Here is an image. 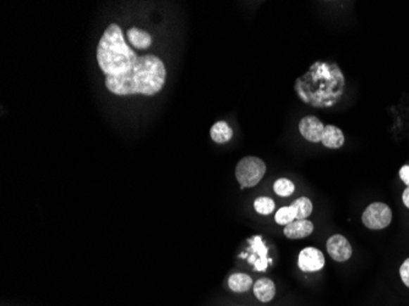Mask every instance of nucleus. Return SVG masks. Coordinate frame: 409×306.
I'll list each match as a JSON object with an SVG mask.
<instances>
[{
	"mask_svg": "<svg viewBox=\"0 0 409 306\" xmlns=\"http://www.w3.org/2000/svg\"><path fill=\"white\" fill-rule=\"evenodd\" d=\"M298 266L303 272H316L325 266V256L316 248H306L301 251Z\"/></svg>",
	"mask_w": 409,
	"mask_h": 306,
	"instance_id": "obj_7",
	"label": "nucleus"
},
{
	"mask_svg": "<svg viewBox=\"0 0 409 306\" xmlns=\"http://www.w3.org/2000/svg\"><path fill=\"white\" fill-rule=\"evenodd\" d=\"M266 173V165L259 157L249 155L239 160L235 167V177L240 188H254L263 180Z\"/></svg>",
	"mask_w": 409,
	"mask_h": 306,
	"instance_id": "obj_4",
	"label": "nucleus"
},
{
	"mask_svg": "<svg viewBox=\"0 0 409 306\" xmlns=\"http://www.w3.org/2000/svg\"><path fill=\"white\" fill-rule=\"evenodd\" d=\"M400 276L402 278V282L405 283V287L409 288V257L401 266Z\"/></svg>",
	"mask_w": 409,
	"mask_h": 306,
	"instance_id": "obj_20",
	"label": "nucleus"
},
{
	"mask_svg": "<svg viewBox=\"0 0 409 306\" xmlns=\"http://www.w3.org/2000/svg\"><path fill=\"white\" fill-rule=\"evenodd\" d=\"M139 56L125 42L120 26L112 24L106 29L97 47V63L106 77L127 75L137 64Z\"/></svg>",
	"mask_w": 409,
	"mask_h": 306,
	"instance_id": "obj_3",
	"label": "nucleus"
},
{
	"mask_svg": "<svg viewBox=\"0 0 409 306\" xmlns=\"http://www.w3.org/2000/svg\"><path fill=\"white\" fill-rule=\"evenodd\" d=\"M362 221L363 224L372 231L385 229L392 222V211L386 203H374L365 208Z\"/></svg>",
	"mask_w": 409,
	"mask_h": 306,
	"instance_id": "obj_5",
	"label": "nucleus"
},
{
	"mask_svg": "<svg viewBox=\"0 0 409 306\" xmlns=\"http://www.w3.org/2000/svg\"><path fill=\"white\" fill-rule=\"evenodd\" d=\"M211 139L216 144H226L233 137V129L226 122H217L210 130Z\"/></svg>",
	"mask_w": 409,
	"mask_h": 306,
	"instance_id": "obj_14",
	"label": "nucleus"
},
{
	"mask_svg": "<svg viewBox=\"0 0 409 306\" xmlns=\"http://www.w3.org/2000/svg\"><path fill=\"white\" fill-rule=\"evenodd\" d=\"M253 291H254L255 297L263 302H271L276 295V286L270 278H261L259 281H256L253 286Z\"/></svg>",
	"mask_w": 409,
	"mask_h": 306,
	"instance_id": "obj_11",
	"label": "nucleus"
},
{
	"mask_svg": "<svg viewBox=\"0 0 409 306\" xmlns=\"http://www.w3.org/2000/svg\"><path fill=\"white\" fill-rule=\"evenodd\" d=\"M228 286L231 288L232 292L245 293L253 287V278L246 274H232L228 279Z\"/></svg>",
	"mask_w": 409,
	"mask_h": 306,
	"instance_id": "obj_15",
	"label": "nucleus"
},
{
	"mask_svg": "<svg viewBox=\"0 0 409 306\" xmlns=\"http://www.w3.org/2000/svg\"><path fill=\"white\" fill-rule=\"evenodd\" d=\"M324 124L320 119L316 118L314 115H308L304 117L299 122V132L301 136L304 137L308 141L321 142L322 132H324Z\"/></svg>",
	"mask_w": 409,
	"mask_h": 306,
	"instance_id": "obj_9",
	"label": "nucleus"
},
{
	"mask_svg": "<svg viewBox=\"0 0 409 306\" xmlns=\"http://www.w3.org/2000/svg\"><path fill=\"white\" fill-rule=\"evenodd\" d=\"M326 249L331 259L337 262H346L352 256V246L349 244V241L341 234L331 236L326 244Z\"/></svg>",
	"mask_w": 409,
	"mask_h": 306,
	"instance_id": "obj_6",
	"label": "nucleus"
},
{
	"mask_svg": "<svg viewBox=\"0 0 409 306\" xmlns=\"http://www.w3.org/2000/svg\"><path fill=\"white\" fill-rule=\"evenodd\" d=\"M254 208L256 212L268 216V215H271L275 210V201L272 198H266V196L258 198L255 200Z\"/></svg>",
	"mask_w": 409,
	"mask_h": 306,
	"instance_id": "obj_19",
	"label": "nucleus"
},
{
	"mask_svg": "<svg viewBox=\"0 0 409 306\" xmlns=\"http://www.w3.org/2000/svg\"><path fill=\"white\" fill-rule=\"evenodd\" d=\"M402 201L405 203V208H409V188L405 189V191H403Z\"/></svg>",
	"mask_w": 409,
	"mask_h": 306,
	"instance_id": "obj_22",
	"label": "nucleus"
},
{
	"mask_svg": "<svg viewBox=\"0 0 409 306\" xmlns=\"http://www.w3.org/2000/svg\"><path fill=\"white\" fill-rule=\"evenodd\" d=\"M313 231H314V224L310 221L296 219L284 227L283 233L288 239H303V238L311 236Z\"/></svg>",
	"mask_w": 409,
	"mask_h": 306,
	"instance_id": "obj_10",
	"label": "nucleus"
},
{
	"mask_svg": "<svg viewBox=\"0 0 409 306\" xmlns=\"http://www.w3.org/2000/svg\"><path fill=\"white\" fill-rule=\"evenodd\" d=\"M400 177L402 181L409 188V165H403L400 170Z\"/></svg>",
	"mask_w": 409,
	"mask_h": 306,
	"instance_id": "obj_21",
	"label": "nucleus"
},
{
	"mask_svg": "<svg viewBox=\"0 0 409 306\" xmlns=\"http://www.w3.org/2000/svg\"><path fill=\"white\" fill-rule=\"evenodd\" d=\"M291 208L296 212V219H306L313 212V203L308 198H296Z\"/></svg>",
	"mask_w": 409,
	"mask_h": 306,
	"instance_id": "obj_16",
	"label": "nucleus"
},
{
	"mask_svg": "<svg viewBox=\"0 0 409 306\" xmlns=\"http://www.w3.org/2000/svg\"><path fill=\"white\" fill-rule=\"evenodd\" d=\"M321 142L327 148H341L344 145V132L334 125H326Z\"/></svg>",
	"mask_w": 409,
	"mask_h": 306,
	"instance_id": "obj_12",
	"label": "nucleus"
},
{
	"mask_svg": "<svg viewBox=\"0 0 409 306\" xmlns=\"http://www.w3.org/2000/svg\"><path fill=\"white\" fill-rule=\"evenodd\" d=\"M275 221L279 226H287L293 221H296V212L291 206H284L278 210L276 216H275Z\"/></svg>",
	"mask_w": 409,
	"mask_h": 306,
	"instance_id": "obj_18",
	"label": "nucleus"
},
{
	"mask_svg": "<svg viewBox=\"0 0 409 306\" xmlns=\"http://www.w3.org/2000/svg\"><path fill=\"white\" fill-rule=\"evenodd\" d=\"M127 38L132 47H135L137 49H147L152 44V37H151L150 33L144 31V30L137 29V27L127 30Z\"/></svg>",
	"mask_w": 409,
	"mask_h": 306,
	"instance_id": "obj_13",
	"label": "nucleus"
},
{
	"mask_svg": "<svg viewBox=\"0 0 409 306\" xmlns=\"http://www.w3.org/2000/svg\"><path fill=\"white\" fill-rule=\"evenodd\" d=\"M167 70L165 63L156 56H141L127 75L106 77V87L115 96H155L165 84Z\"/></svg>",
	"mask_w": 409,
	"mask_h": 306,
	"instance_id": "obj_2",
	"label": "nucleus"
},
{
	"mask_svg": "<svg viewBox=\"0 0 409 306\" xmlns=\"http://www.w3.org/2000/svg\"><path fill=\"white\" fill-rule=\"evenodd\" d=\"M344 76L336 64L316 61L296 82V91L304 103L329 108L344 94Z\"/></svg>",
	"mask_w": 409,
	"mask_h": 306,
	"instance_id": "obj_1",
	"label": "nucleus"
},
{
	"mask_svg": "<svg viewBox=\"0 0 409 306\" xmlns=\"http://www.w3.org/2000/svg\"><path fill=\"white\" fill-rule=\"evenodd\" d=\"M294 184L292 180L286 179V178H281V179L276 180L273 184V191L277 193L278 196L281 198H288L294 193Z\"/></svg>",
	"mask_w": 409,
	"mask_h": 306,
	"instance_id": "obj_17",
	"label": "nucleus"
},
{
	"mask_svg": "<svg viewBox=\"0 0 409 306\" xmlns=\"http://www.w3.org/2000/svg\"><path fill=\"white\" fill-rule=\"evenodd\" d=\"M249 244L251 245L250 249L254 251L255 255L249 256V262L254 264L255 271L258 272H265L268 269V264H271V260L268 259V246L263 243V238L260 236L250 238Z\"/></svg>",
	"mask_w": 409,
	"mask_h": 306,
	"instance_id": "obj_8",
	"label": "nucleus"
}]
</instances>
